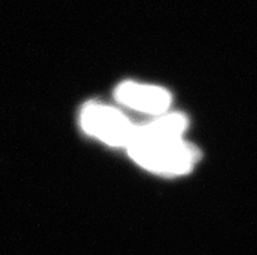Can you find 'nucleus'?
<instances>
[{"label":"nucleus","mask_w":257,"mask_h":255,"mask_svg":"<svg viewBox=\"0 0 257 255\" xmlns=\"http://www.w3.org/2000/svg\"><path fill=\"white\" fill-rule=\"evenodd\" d=\"M188 119L183 113H169L141 126H135L127 145L135 162L150 172L180 176L193 169L199 150L183 141Z\"/></svg>","instance_id":"nucleus-1"},{"label":"nucleus","mask_w":257,"mask_h":255,"mask_svg":"<svg viewBox=\"0 0 257 255\" xmlns=\"http://www.w3.org/2000/svg\"><path fill=\"white\" fill-rule=\"evenodd\" d=\"M80 123L89 136L114 147H127L136 126L121 111L97 102L82 107Z\"/></svg>","instance_id":"nucleus-2"},{"label":"nucleus","mask_w":257,"mask_h":255,"mask_svg":"<svg viewBox=\"0 0 257 255\" xmlns=\"http://www.w3.org/2000/svg\"><path fill=\"white\" fill-rule=\"evenodd\" d=\"M119 103L149 115H163L171 106V94L160 86L125 81L115 90Z\"/></svg>","instance_id":"nucleus-3"}]
</instances>
